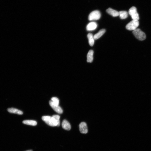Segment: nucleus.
Instances as JSON below:
<instances>
[{"label":"nucleus","mask_w":151,"mask_h":151,"mask_svg":"<svg viewBox=\"0 0 151 151\" xmlns=\"http://www.w3.org/2000/svg\"><path fill=\"white\" fill-rule=\"evenodd\" d=\"M43 121L48 125L51 126H57V123L55 119L52 116H43L42 117Z\"/></svg>","instance_id":"nucleus-1"},{"label":"nucleus","mask_w":151,"mask_h":151,"mask_svg":"<svg viewBox=\"0 0 151 151\" xmlns=\"http://www.w3.org/2000/svg\"><path fill=\"white\" fill-rule=\"evenodd\" d=\"M133 33L135 37L139 40L143 41L146 38L145 34L139 29L137 28L135 30L133 31Z\"/></svg>","instance_id":"nucleus-2"},{"label":"nucleus","mask_w":151,"mask_h":151,"mask_svg":"<svg viewBox=\"0 0 151 151\" xmlns=\"http://www.w3.org/2000/svg\"><path fill=\"white\" fill-rule=\"evenodd\" d=\"M139 25V22L138 20H133L127 24L126 28L129 30L134 31L137 29Z\"/></svg>","instance_id":"nucleus-3"},{"label":"nucleus","mask_w":151,"mask_h":151,"mask_svg":"<svg viewBox=\"0 0 151 151\" xmlns=\"http://www.w3.org/2000/svg\"><path fill=\"white\" fill-rule=\"evenodd\" d=\"M129 13L133 20L138 21L139 19V14L137 12V9L136 7H131L129 10Z\"/></svg>","instance_id":"nucleus-4"},{"label":"nucleus","mask_w":151,"mask_h":151,"mask_svg":"<svg viewBox=\"0 0 151 151\" xmlns=\"http://www.w3.org/2000/svg\"><path fill=\"white\" fill-rule=\"evenodd\" d=\"M101 14L98 11H95L91 12L89 14L88 19L89 21L97 20L100 18Z\"/></svg>","instance_id":"nucleus-5"},{"label":"nucleus","mask_w":151,"mask_h":151,"mask_svg":"<svg viewBox=\"0 0 151 151\" xmlns=\"http://www.w3.org/2000/svg\"><path fill=\"white\" fill-rule=\"evenodd\" d=\"M49 104L51 108L57 113L60 114H62L63 113L62 109L59 105L55 104L51 101H49Z\"/></svg>","instance_id":"nucleus-6"},{"label":"nucleus","mask_w":151,"mask_h":151,"mask_svg":"<svg viewBox=\"0 0 151 151\" xmlns=\"http://www.w3.org/2000/svg\"><path fill=\"white\" fill-rule=\"evenodd\" d=\"M79 128L80 132L82 134H86L88 133V127L86 123L81 122L79 125Z\"/></svg>","instance_id":"nucleus-7"},{"label":"nucleus","mask_w":151,"mask_h":151,"mask_svg":"<svg viewBox=\"0 0 151 151\" xmlns=\"http://www.w3.org/2000/svg\"><path fill=\"white\" fill-rule=\"evenodd\" d=\"M97 27V25L95 22H91L89 23L87 25V29L88 31L94 30L96 29Z\"/></svg>","instance_id":"nucleus-8"},{"label":"nucleus","mask_w":151,"mask_h":151,"mask_svg":"<svg viewBox=\"0 0 151 151\" xmlns=\"http://www.w3.org/2000/svg\"><path fill=\"white\" fill-rule=\"evenodd\" d=\"M106 12L109 14L113 17H116L119 16V12L111 8H109L106 10Z\"/></svg>","instance_id":"nucleus-9"},{"label":"nucleus","mask_w":151,"mask_h":151,"mask_svg":"<svg viewBox=\"0 0 151 151\" xmlns=\"http://www.w3.org/2000/svg\"><path fill=\"white\" fill-rule=\"evenodd\" d=\"M63 128L65 130H71V127L70 123L67 120H63L62 123Z\"/></svg>","instance_id":"nucleus-10"},{"label":"nucleus","mask_w":151,"mask_h":151,"mask_svg":"<svg viewBox=\"0 0 151 151\" xmlns=\"http://www.w3.org/2000/svg\"><path fill=\"white\" fill-rule=\"evenodd\" d=\"M94 51L92 50H89L87 56V61L88 63H91L93 60Z\"/></svg>","instance_id":"nucleus-11"},{"label":"nucleus","mask_w":151,"mask_h":151,"mask_svg":"<svg viewBox=\"0 0 151 151\" xmlns=\"http://www.w3.org/2000/svg\"><path fill=\"white\" fill-rule=\"evenodd\" d=\"M7 110L8 112L10 113H14V114L19 115H22L23 114V112L22 111L15 108H9Z\"/></svg>","instance_id":"nucleus-12"},{"label":"nucleus","mask_w":151,"mask_h":151,"mask_svg":"<svg viewBox=\"0 0 151 151\" xmlns=\"http://www.w3.org/2000/svg\"><path fill=\"white\" fill-rule=\"evenodd\" d=\"M106 30L102 29L99 31L98 33L95 34L94 36V39H98L104 34L106 32Z\"/></svg>","instance_id":"nucleus-13"},{"label":"nucleus","mask_w":151,"mask_h":151,"mask_svg":"<svg viewBox=\"0 0 151 151\" xmlns=\"http://www.w3.org/2000/svg\"><path fill=\"white\" fill-rule=\"evenodd\" d=\"M87 38L88 39L89 45L90 46H93L94 43V36L92 34L89 33L87 35Z\"/></svg>","instance_id":"nucleus-14"},{"label":"nucleus","mask_w":151,"mask_h":151,"mask_svg":"<svg viewBox=\"0 0 151 151\" xmlns=\"http://www.w3.org/2000/svg\"><path fill=\"white\" fill-rule=\"evenodd\" d=\"M24 124L30 125V126H35L37 124L36 121L33 120H25L23 121Z\"/></svg>","instance_id":"nucleus-15"},{"label":"nucleus","mask_w":151,"mask_h":151,"mask_svg":"<svg viewBox=\"0 0 151 151\" xmlns=\"http://www.w3.org/2000/svg\"><path fill=\"white\" fill-rule=\"evenodd\" d=\"M119 16L121 19H125L128 16L127 12L126 11H122L119 12Z\"/></svg>","instance_id":"nucleus-16"},{"label":"nucleus","mask_w":151,"mask_h":151,"mask_svg":"<svg viewBox=\"0 0 151 151\" xmlns=\"http://www.w3.org/2000/svg\"><path fill=\"white\" fill-rule=\"evenodd\" d=\"M53 118L56 121L58 124V126H60V116L58 115H53L52 116Z\"/></svg>","instance_id":"nucleus-17"},{"label":"nucleus","mask_w":151,"mask_h":151,"mask_svg":"<svg viewBox=\"0 0 151 151\" xmlns=\"http://www.w3.org/2000/svg\"><path fill=\"white\" fill-rule=\"evenodd\" d=\"M51 101L55 104L59 105V99L56 97H53L51 99Z\"/></svg>","instance_id":"nucleus-18"},{"label":"nucleus","mask_w":151,"mask_h":151,"mask_svg":"<svg viewBox=\"0 0 151 151\" xmlns=\"http://www.w3.org/2000/svg\"><path fill=\"white\" fill-rule=\"evenodd\" d=\"M33 151L32 150H27V151Z\"/></svg>","instance_id":"nucleus-19"}]
</instances>
